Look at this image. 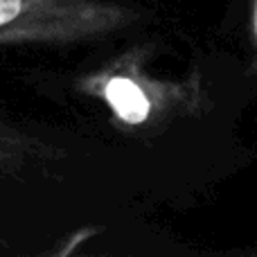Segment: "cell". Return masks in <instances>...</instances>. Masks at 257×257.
Here are the masks:
<instances>
[{"label": "cell", "instance_id": "6da1fadb", "mask_svg": "<svg viewBox=\"0 0 257 257\" xmlns=\"http://www.w3.org/2000/svg\"><path fill=\"white\" fill-rule=\"evenodd\" d=\"M140 18V9L117 0H0V50L79 43Z\"/></svg>", "mask_w": 257, "mask_h": 257}, {"label": "cell", "instance_id": "7a4b0ae2", "mask_svg": "<svg viewBox=\"0 0 257 257\" xmlns=\"http://www.w3.org/2000/svg\"><path fill=\"white\" fill-rule=\"evenodd\" d=\"M88 93H97L108 104L117 120L128 126H140L169 117L176 106H181L190 90L187 86L160 84L147 75H138L126 68H108L102 75L88 79Z\"/></svg>", "mask_w": 257, "mask_h": 257}, {"label": "cell", "instance_id": "3957f363", "mask_svg": "<svg viewBox=\"0 0 257 257\" xmlns=\"http://www.w3.org/2000/svg\"><path fill=\"white\" fill-rule=\"evenodd\" d=\"M57 156L39 133L0 115V181L21 178Z\"/></svg>", "mask_w": 257, "mask_h": 257}, {"label": "cell", "instance_id": "277c9868", "mask_svg": "<svg viewBox=\"0 0 257 257\" xmlns=\"http://www.w3.org/2000/svg\"><path fill=\"white\" fill-rule=\"evenodd\" d=\"M250 34H253V48H255V70H257V0H253V7H250Z\"/></svg>", "mask_w": 257, "mask_h": 257}]
</instances>
